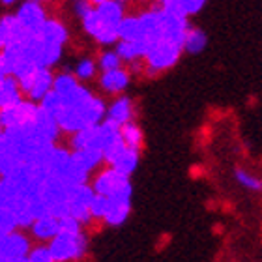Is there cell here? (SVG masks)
Segmentation results:
<instances>
[{
    "mask_svg": "<svg viewBox=\"0 0 262 262\" xmlns=\"http://www.w3.org/2000/svg\"><path fill=\"white\" fill-rule=\"evenodd\" d=\"M174 2H176V6H178V8H180V10L189 17V15L199 13V11L206 6L208 0H174Z\"/></svg>",
    "mask_w": 262,
    "mask_h": 262,
    "instance_id": "25",
    "label": "cell"
},
{
    "mask_svg": "<svg viewBox=\"0 0 262 262\" xmlns=\"http://www.w3.org/2000/svg\"><path fill=\"white\" fill-rule=\"evenodd\" d=\"M49 244L51 258L58 262L73 260V258H81L86 251V236L81 232H66L58 230Z\"/></svg>",
    "mask_w": 262,
    "mask_h": 262,
    "instance_id": "3",
    "label": "cell"
},
{
    "mask_svg": "<svg viewBox=\"0 0 262 262\" xmlns=\"http://www.w3.org/2000/svg\"><path fill=\"white\" fill-rule=\"evenodd\" d=\"M96 71H98L96 62L90 60V58H84V60H81L79 64H77L75 77L79 79V81H90V79L96 75Z\"/></svg>",
    "mask_w": 262,
    "mask_h": 262,
    "instance_id": "23",
    "label": "cell"
},
{
    "mask_svg": "<svg viewBox=\"0 0 262 262\" xmlns=\"http://www.w3.org/2000/svg\"><path fill=\"white\" fill-rule=\"evenodd\" d=\"M107 118H111L113 122H116L118 126H122L124 122H129L133 118V103L129 98H118L115 103L111 105L109 115Z\"/></svg>",
    "mask_w": 262,
    "mask_h": 262,
    "instance_id": "19",
    "label": "cell"
},
{
    "mask_svg": "<svg viewBox=\"0 0 262 262\" xmlns=\"http://www.w3.org/2000/svg\"><path fill=\"white\" fill-rule=\"evenodd\" d=\"M236 178H238V182H240L242 186L249 187V189H253V191H260L262 184L257 176H251L249 172H246V170L238 169L236 170Z\"/></svg>",
    "mask_w": 262,
    "mask_h": 262,
    "instance_id": "27",
    "label": "cell"
},
{
    "mask_svg": "<svg viewBox=\"0 0 262 262\" xmlns=\"http://www.w3.org/2000/svg\"><path fill=\"white\" fill-rule=\"evenodd\" d=\"M36 111H38L36 101L28 98H23L21 101L8 105V107H0V126H2V129H6V127L28 124L34 120Z\"/></svg>",
    "mask_w": 262,
    "mask_h": 262,
    "instance_id": "4",
    "label": "cell"
},
{
    "mask_svg": "<svg viewBox=\"0 0 262 262\" xmlns=\"http://www.w3.org/2000/svg\"><path fill=\"white\" fill-rule=\"evenodd\" d=\"M182 45L172 41L169 38H158L148 41L146 51H144V73L148 77L159 75L167 71L169 68L180 60L182 56Z\"/></svg>",
    "mask_w": 262,
    "mask_h": 262,
    "instance_id": "1",
    "label": "cell"
},
{
    "mask_svg": "<svg viewBox=\"0 0 262 262\" xmlns=\"http://www.w3.org/2000/svg\"><path fill=\"white\" fill-rule=\"evenodd\" d=\"M53 77L55 75H53L51 68L38 66V70H36V73H34L32 84H30V88H28V92L25 98L32 99V101H39V99L43 98L45 94L53 88Z\"/></svg>",
    "mask_w": 262,
    "mask_h": 262,
    "instance_id": "8",
    "label": "cell"
},
{
    "mask_svg": "<svg viewBox=\"0 0 262 262\" xmlns=\"http://www.w3.org/2000/svg\"><path fill=\"white\" fill-rule=\"evenodd\" d=\"M120 137L122 142L129 148H135V150H141L142 148V131L141 127L133 124V122H124L120 126Z\"/></svg>",
    "mask_w": 262,
    "mask_h": 262,
    "instance_id": "20",
    "label": "cell"
},
{
    "mask_svg": "<svg viewBox=\"0 0 262 262\" xmlns=\"http://www.w3.org/2000/svg\"><path fill=\"white\" fill-rule=\"evenodd\" d=\"M30 240L23 232L11 230L6 234H0V260L4 262H17L27 260V255L30 251Z\"/></svg>",
    "mask_w": 262,
    "mask_h": 262,
    "instance_id": "5",
    "label": "cell"
},
{
    "mask_svg": "<svg viewBox=\"0 0 262 262\" xmlns=\"http://www.w3.org/2000/svg\"><path fill=\"white\" fill-rule=\"evenodd\" d=\"M0 2H2V4H6V6H10V4H13L15 0H0Z\"/></svg>",
    "mask_w": 262,
    "mask_h": 262,
    "instance_id": "29",
    "label": "cell"
},
{
    "mask_svg": "<svg viewBox=\"0 0 262 262\" xmlns=\"http://www.w3.org/2000/svg\"><path fill=\"white\" fill-rule=\"evenodd\" d=\"M99 68L101 71H107V70H115V68H120L122 66V58L118 56V53H113V51H107V53H101L99 56Z\"/></svg>",
    "mask_w": 262,
    "mask_h": 262,
    "instance_id": "24",
    "label": "cell"
},
{
    "mask_svg": "<svg viewBox=\"0 0 262 262\" xmlns=\"http://www.w3.org/2000/svg\"><path fill=\"white\" fill-rule=\"evenodd\" d=\"M206 43H208V38L201 28H193V27L186 28V34H184V39H182V51L196 55V53L204 51Z\"/></svg>",
    "mask_w": 262,
    "mask_h": 262,
    "instance_id": "18",
    "label": "cell"
},
{
    "mask_svg": "<svg viewBox=\"0 0 262 262\" xmlns=\"http://www.w3.org/2000/svg\"><path fill=\"white\" fill-rule=\"evenodd\" d=\"M107 199H109V196H107ZM129 212H131V202L113 201V199H109L107 210H105V215H103V223L111 225V227H118V225H122L126 221Z\"/></svg>",
    "mask_w": 262,
    "mask_h": 262,
    "instance_id": "13",
    "label": "cell"
},
{
    "mask_svg": "<svg viewBox=\"0 0 262 262\" xmlns=\"http://www.w3.org/2000/svg\"><path fill=\"white\" fill-rule=\"evenodd\" d=\"M131 73L129 70H122L120 68H115V70H107L101 73L99 77V84L107 94H120L124 92L129 84Z\"/></svg>",
    "mask_w": 262,
    "mask_h": 262,
    "instance_id": "7",
    "label": "cell"
},
{
    "mask_svg": "<svg viewBox=\"0 0 262 262\" xmlns=\"http://www.w3.org/2000/svg\"><path fill=\"white\" fill-rule=\"evenodd\" d=\"M15 17L30 34H39L41 25L47 19V13H45L41 0H27V2L21 4Z\"/></svg>",
    "mask_w": 262,
    "mask_h": 262,
    "instance_id": "6",
    "label": "cell"
},
{
    "mask_svg": "<svg viewBox=\"0 0 262 262\" xmlns=\"http://www.w3.org/2000/svg\"><path fill=\"white\" fill-rule=\"evenodd\" d=\"M39 38L43 39V41H47V43L64 45L66 39H68V30H66L60 21H56V19H45V23L41 25V30H39Z\"/></svg>",
    "mask_w": 262,
    "mask_h": 262,
    "instance_id": "16",
    "label": "cell"
},
{
    "mask_svg": "<svg viewBox=\"0 0 262 262\" xmlns=\"http://www.w3.org/2000/svg\"><path fill=\"white\" fill-rule=\"evenodd\" d=\"M96 13L99 15L101 23L118 27V23L126 15V10H124V4L116 2V0H103V2L96 4Z\"/></svg>",
    "mask_w": 262,
    "mask_h": 262,
    "instance_id": "12",
    "label": "cell"
},
{
    "mask_svg": "<svg viewBox=\"0 0 262 262\" xmlns=\"http://www.w3.org/2000/svg\"><path fill=\"white\" fill-rule=\"evenodd\" d=\"M90 2H92V4L96 6V4H99V2H103V0H90Z\"/></svg>",
    "mask_w": 262,
    "mask_h": 262,
    "instance_id": "30",
    "label": "cell"
},
{
    "mask_svg": "<svg viewBox=\"0 0 262 262\" xmlns=\"http://www.w3.org/2000/svg\"><path fill=\"white\" fill-rule=\"evenodd\" d=\"M139 152H141V150H135V148H129L124 144V148L113 158L109 167H113V169L122 172V174L129 176L131 172L137 169V165H139Z\"/></svg>",
    "mask_w": 262,
    "mask_h": 262,
    "instance_id": "11",
    "label": "cell"
},
{
    "mask_svg": "<svg viewBox=\"0 0 262 262\" xmlns=\"http://www.w3.org/2000/svg\"><path fill=\"white\" fill-rule=\"evenodd\" d=\"M156 4H159V6H169V4H172L174 0H154Z\"/></svg>",
    "mask_w": 262,
    "mask_h": 262,
    "instance_id": "28",
    "label": "cell"
},
{
    "mask_svg": "<svg viewBox=\"0 0 262 262\" xmlns=\"http://www.w3.org/2000/svg\"><path fill=\"white\" fill-rule=\"evenodd\" d=\"M53 90L56 94H60V98L64 99V105H71L73 99L77 98V94L81 90L79 79L71 73H58L53 77Z\"/></svg>",
    "mask_w": 262,
    "mask_h": 262,
    "instance_id": "9",
    "label": "cell"
},
{
    "mask_svg": "<svg viewBox=\"0 0 262 262\" xmlns=\"http://www.w3.org/2000/svg\"><path fill=\"white\" fill-rule=\"evenodd\" d=\"M116 32H118V39H146L141 19L137 15H124V19L116 27Z\"/></svg>",
    "mask_w": 262,
    "mask_h": 262,
    "instance_id": "17",
    "label": "cell"
},
{
    "mask_svg": "<svg viewBox=\"0 0 262 262\" xmlns=\"http://www.w3.org/2000/svg\"><path fill=\"white\" fill-rule=\"evenodd\" d=\"M94 38L98 39L101 45H113L118 41V32H116V27L101 23L99 28L96 30V34H94Z\"/></svg>",
    "mask_w": 262,
    "mask_h": 262,
    "instance_id": "22",
    "label": "cell"
},
{
    "mask_svg": "<svg viewBox=\"0 0 262 262\" xmlns=\"http://www.w3.org/2000/svg\"><path fill=\"white\" fill-rule=\"evenodd\" d=\"M41 41H43V39H41ZM60 56H62V45L43 41V45H41V53H39L38 66L51 68V66H55L56 62L60 60Z\"/></svg>",
    "mask_w": 262,
    "mask_h": 262,
    "instance_id": "21",
    "label": "cell"
},
{
    "mask_svg": "<svg viewBox=\"0 0 262 262\" xmlns=\"http://www.w3.org/2000/svg\"><path fill=\"white\" fill-rule=\"evenodd\" d=\"M146 39H118L116 41V53L122 62H131L135 58H142L146 51Z\"/></svg>",
    "mask_w": 262,
    "mask_h": 262,
    "instance_id": "14",
    "label": "cell"
},
{
    "mask_svg": "<svg viewBox=\"0 0 262 262\" xmlns=\"http://www.w3.org/2000/svg\"><path fill=\"white\" fill-rule=\"evenodd\" d=\"M94 193L105 195L113 199V201H126L131 202V184L129 176L122 174L118 170H115L113 167H105L94 176L92 182Z\"/></svg>",
    "mask_w": 262,
    "mask_h": 262,
    "instance_id": "2",
    "label": "cell"
},
{
    "mask_svg": "<svg viewBox=\"0 0 262 262\" xmlns=\"http://www.w3.org/2000/svg\"><path fill=\"white\" fill-rule=\"evenodd\" d=\"M28 229L32 230V234L38 238V240H43V242H49L53 236L58 232V219L55 215H51V213H43V215H38V217H34V221L30 223Z\"/></svg>",
    "mask_w": 262,
    "mask_h": 262,
    "instance_id": "10",
    "label": "cell"
},
{
    "mask_svg": "<svg viewBox=\"0 0 262 262\" xmlns=\"http://www.w3.org/2000/svg\"><path fill=\"white\" fill-rule=\"evenodd\" d=\"M27 260H30V262H53L49 246L30 247V251H28V255H27Z\"/></svg>",
    "mask_w": 262,
    "mask_h": 262,
    "instance_id": "26",
    "label": "cell"
},
{
    "mask_svg": "<svg viewBox=\"0 0 262 262\" xmlns=\"http://www.w3.org/2000/svg\"><path fill=\"white\" fill-rule=\"evenodd\" d=\"M116 2H120V4H127L129 0H116Z\"/></svg>",
    "mask_w": 262,
    "mask_h": 262,
    "instance_id": "31",
    "label": "cell"
},
{
    "mask_svg": "<svg viewBox=\"0 0 262 262\" xmlns=\"http://www.w3.org/2000/svg\"><path fill=\"white\" fill-rule=\"evenodd\" d=\"M25 98L21 92V86L13 75H8L0 81V107H8V105H13L17 101H21Z\"/></svg>",
    "mask_w": 262,
    "mask_h": 262,
    "instance_id": "15",
    "label": "cell"
}]
</instances>
